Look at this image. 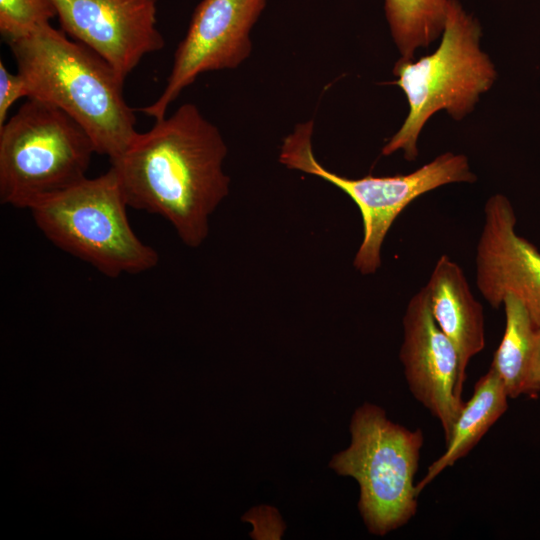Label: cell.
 <instances>
[{
  "instance_id": "1",
  "label": "cell",
  "mask_w": 540,
  "mask_h": 540,
  "mask_svg": "<svg viewBox=\"0 0 540 540\" xmlns=\"http://www.w3.org/2000/svg\"><path fill=\"white\" fill-rule=\"evenodd\" d=\"M227 146L218 128L191 103L155 120L111 167L129 207L166 219L183 243L199 247L209 218L229 193Z\"/></svg>"
},
{
  "instance_id": "2",
  "label": "cell",
  "mask_w": 540,
  "mask_h": 540,
  "mask_svg": "<svg viewBox=\"0 0 540 540\" xmlns=\"http://www.w3.org/2000/svg\"><path fill=\"white\" fill-rule=\"evenodd\" d=\"M29 96L73 118L110 162L137 135L134 109L123 94L125 79L86 45L47 24L8 43Z\"/></svg>"
},
{
  "instance_id": "3",
  "label": "cell",
  "mask_w": 540,
  "mask_h": 540,
  "mask_svg": "<svg viewBox=\"0 0 540 540\" xmlns=\"http://www.w3.org/2000/svg\"><path fill=\"white\" fill-rule=\"evenodd\" d=\"M481 27L457 0H448L441 42L429 55L417 60L401 57L393 74L406 95L409 112L399 130L382 148L389 156L403 151L408 161L418 156L417 142L426 122L445 110L461 120L473 111L482 94L497 78L489 56L480 47Z\"/></svg>"
},
{
  "instance_id": "4",
  "label": "cell",
  "mask_w": 540,
  "mask_h": 540,
  "mask_svg": "<svg viewBox=\"0 0 540 540\" xmlns=\"http://www.w3.org/2000/svg\"><path fill=\"white\" fill-rule=\"evenodd\" d=\"M127 201L112 167L30 209L36 226L59 249L110 278L157 266L156 250L134 233Z\"/></svg>"
},
{
  "instance_id": "5",
  "label": "cell",
  "mask_w": 540,
  "mask_h": 540,
  "mask_svg": "<svg viewBox=\"0 0 540 540\" xmlns=\"http://www.w3.org/2000/svg\"><path fill=\"white\" fill-rule=\"evenodd\" d=\"M95 145L58 107L27 98L0 126V200L31 209L85 178Z\"/></svg>"
},
{
  "instance_id": "6",
  "label": "cell",
  "mask_w": 540,
  "mask_h": 540,
  "mask_svg": "<svg viewBox=\"0 0 540 540\" xmlns=\"http://www.w3.org/2000/svg\"><path fill=\"white\" fill-rule=\"evenodd\" d=\"M350 445L335 454L329 467L359 485L358 510L377 536L405 525L417 511L414 478L424 436L389 420L383 408L364 403L350 421Z\"/></svg>"
},
{
  "instance_id": "7",
  "label": "cell",
  "mask_w": 540,
  "mask_h": 540,
  "mask_svg": "<svg viewBox=\"0 0 540 540\" xmlns=\"http://www.w3.org/2000/svg\"><path fill=\"white\" fill-rule=\"evenodd\" d=\"M313 121L297 124L281 145L279 161L289 169L322 178L346 193L357 205L363 222V238L353 265L363 275L375 273L381 266V250L395 219L415 199L441 186L473 183L463 154L443 153L408 174L352 179L327 170L312 150Z\"/></svg>"
},
{
  "instance_id": "8",
  "label": "cell",
  "mask_w": 540,
  "mask_h": 540,
  "mask_svg": "<svg viewBox=\"0 0 540 540\" xmlns=\"http://www.w3.org/2000/svg\"><path fill=\"white\" fill-rule=\"evenodd\" d=\"M267 0H202L179 43L167 84L151 104L138 109L155 120L196 78L208 71L235 69L250 55V33Z\"/></svg>"
},
{
  "instance_id": "9",
  "label": "cell",
  "mask_w": 540,
  "mask_h": 540,
  "mask_svg": "<svg viewBox=\"0 0 540 540\" xmlns=\"http://www.w3.org/2000/svg\"><path fill=\"white\" fill-rule=\"evenodd\" d=\"M399 357L412 395L440 422L446 441L464 405L466 373L456 347L434 320L425 287L407 304Z\"/></svg>"
},
{
  "instance_id": "10",
  "label": "cell",
  "mask_w": 540,
  "mask_h": 540,
  "mask_svg": "<svg viewBox=\"0 0 540 540\" xmlns=\"http://www.w3.org/2000/svg\"><path fill=\"white\" fill-rule=\"evenodd\" d=\"M62 31L86 45L122 77L165 40L157 0H53Z\"/></svg>"
},
{
  "instance_id": "11",
  "label": "cell",
  "mask_w": 540,
  "mask_h": 540,
  "mask_svg": "<svg viewBox=\"0 0 540 540\" xmlns=\"http://www.w3.org/2000/svg\"><path fill=\"white\" fill-rule=\"evenodd\" d=\"M516 222L505 195L488 198L476 247V286L495 309L506 295L517 296L540 325V252L517 234Z\"/></svg>"
},
{
  "instance_id": "12",
  "label": "cell",
  "mask_w": 540,
  "mask_h": 540,
  "mask_svg": "<svg viewBox=\"0 0 540 540\" xmlns=\"http://www.w3.org/2000/svg\"><path fill=\"white\" fill-rule=\"evenodd\" d=\"M425 289L434 320L456 347L466 373L470 359L485 346L483 307L462 268L447 255L437 260Z\"/></svg>"
},
{
  "instance_id": "13",
  "label": "cell",
  "mask_w": 540,
  "mask_h": 540,
  "mask_svg": "<svg viewBox=\"0 0 540 540\" xmlns=\"http://www.w3.org/2000/svg\"><path fill=\"white\" fill-rule=\"evenodd\" d=\"M505 330L491 368L503 382L509 398L540 393V325L515 295L504 297Z\"/></svg>"
},
{
  "instance_id": "14",
  "label": "cell",
  "mask_w": 540,
  "mask_h": 540,
  "mask_svg": "<svg viewBox=\"0 0 540 540\" xmlns=\"http://www.w3.org/2000/svg\"><path fill=\"white\" fill-rule=\"evenodd\" d=\"M508 394L498 374L490 367L475 384L445 441L443 454L427 468L416 483L420 494L443 470L465 457L508 408Z\"/></svg>"
},
{
  "instance_id": "15",
  "label": "cell",
  "mask_w": 540,
  "mask_h": 540,
  "mask_svg": "<svg viewBox=\"0 0 540 540\" xmlns=\"http://www.w3.org/2000/svg\"><path fill=\"white\" fill-rule=\"evenodd\" d=\"M448 0H384L392 38L401 57L413 59L442 35Z\"/></svg>"
},
{
  "instance_id": "16",
  "label": "cell",
  "mask_w": 540,
  "mask_h": 540,
  "mask_svg": "<svg viewBox=\"0 0 540 540\" xmlns=\"http://www.w3.org/2000/svg\"><path fill=\"white\" fill-rule=\"evenodd\" d=\"M56 16L53 0H0V32L8 43L50 24Z\"/></svg>"
},
{
  "instance_id": "17",
  "label": "cell",
  "mask_w": 540,
  "mask_h": 540,
  "mask_svg": "<svg viewBox=\"0 0 540 540\" xmlns=\"http://www.w3.org/2000/svg\"><path fill=\"white\" fill-rule=\"evenodd\" d=\"M25 80L17 72L11 73L4 62L0 61V126L8 119L11 106L21 98H28Z\"/></svg>"
}]
</instances>
